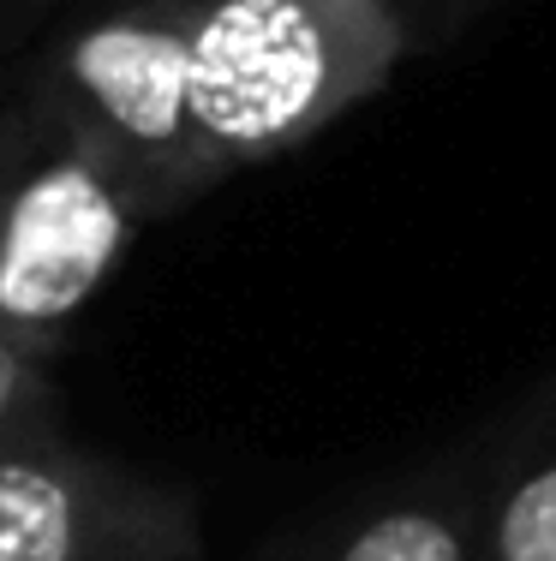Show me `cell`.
I'll return each instance as SVG.
<instances>
[{"instance_id": "1", "label": "cell", "mask_w": 556, "mask_h": 561, "mask_svg": "<svg viewBox=\"0 0 556 561\" xmlns=\"http://www.w3.org/2000/svg\"><path fill=\"white\" fill-rule=\"evenodd\" d=\"M19 102L48 150L84 156L138 227L228 180L192 114V0H126L72 24L36 55Z\"/></svg>"}, {"instance_id": "2", "label": "cell", "mask_w": 556, "mask_h": 561, "mask_svg": "<svg viewBox=\"0 0 556 561\" xmlns=\"http://www.w3.org/2000/svg\"><path fill=\"white\" fill-rule=\"evenodd\" d=\"M395 0H192V114L222 173L311 144L395 78Z\"/></svg>"}, {"instance_id": "3", "label": "cell", "mask_w": 556, "mask_h": 561, "mask_svg": "<svg viewBox=\"0 0 556 561\" xmlns=\"http://www.w3.org/2000/svg\"><path fill=\"white\" fill-rule=\"evenodd\" d=\"M0 561H204V507L43 424L0 443Z\"/></svg>"}, {"instance_id": "4", "label": "cell", "mask_w": 556, "mask_h": 561, "mask_svg": "<svg viewBox=\"0 0 556 561\" xmlns=\"http://www.w3.org/2000/svg\"><path fill=\"white\" fill-rule=\"evenodd\" d=\"M132 233L138 216L84 156L43 150L0 173V346L55 365Z\"/></svg>"}, {"instance_id": "5", "label": "cell", "mask_w": 556, "mask_h": 561, "mask_svg": "<svg viewBox=\"0 0 556 561\" xmlns=\"http://www.w3.org/2000/svg\"><path fill=\"white\" fill-rule=\"evenodd\" d=\"M473 531L479 502L449 484H425L353 514L299 561H473Z\"/></svg>"}, {"instance_id": "6", "label": "cell", "mask_w": 556, "mask_h": 561, "mask_svg": "<svg viewBox=\"0 0 556 561\" xmlns=\"http://www.w3.org/2000/svg\"><path fill=\"white\" fill-rule=\"evenodd\" d=\"M473 561H556V448L479 502Z\"/></svg>"}, {"instance_id": "7", "label": "cell", "mask_w": 556, "mask_h": 561, "mask_svg": "<svg viewBox=\"0 0 556 561\" xmlns=\"http://www.w3.org/2000/svg\"><path fill=\"white\" fill-rule=\"evenodd\" d=\"M43 424H60L55 365L0 346V443H12L24 431H43Z\"/></svg>"}, {"instance_id": "8", "label": "cell", "mask_w": 556, "mask_h": 561, "mask_svg": "<svg viewBox=\"0 0 556 561\" xmlns=\"http://www.w3.org/2000/svg\"><path fill=\"white\" fill-rule=\"evenodd\" d=\"M48 144H43V131H36V119L24 102H12V108H0V173H12V168H24L31 156H43Z\"/></svg>"}]
</instances>
